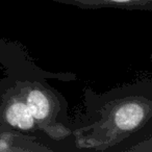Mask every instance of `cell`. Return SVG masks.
<instances>
[{"label":"cell","mask_w":152,"mask_h":152,"mask_svg":"<svg viewBox=\"0 0 152 152\" xmlns=\"http://www.w3.org/2000/svg\"><path fill=\"white\" fill-rule=\"evenodd\" d=\"M16 88L27 103L39 129L55 141L71 134L68 103L61 94L38 80L19 83Z\"/></svg>","instance_id":"obj_2"},{"label":"cell","mask_w":152,"mask_h":152,"mask_svg":"<svg viewBox=\"0 0 152 152\" xmlns=\"http://www.w3.org/2000/svg\"><path fill=\"white\" fill-rule=\"evenodd\" d=\"M97 113L95 122L72 131L80 149L105 150L132 135L152 118V99L141 94L119 96Z\"/></svg>","instance_id":"obj_1"},{"label":"cell","mask_w":152,"mask_h":152,"mask_svg":"<svg viewBox=\"0 0 152 152\" xmlns=\"http://www.w3.org/2000/svg\"><path fill=\"white\" fill-rule=\"evenodd\" d=\"M61 4L72 5L81 10L119 9L126 11L152 12V0H52Z\"/></svg>","instance_id":"obj_4"},{"label":"cell","mask_w":152,"mask_h":152,"mask_svg":"<svg viewBox=\"0 0 152 152\" xmlns=\"http://www.w3.org/2000/svg\"><path fill=\"white\" fill-rule=\"evenodd\" d=\"M1 110L5 123L12 128L21 131L39 129L27 103L16 87L12 90V93L7 96Z\"/></svg>","instance_id":"obj_3"}]
</instances>
